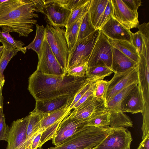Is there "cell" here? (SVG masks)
<instances>
[{
	"label": "cell",
	"instance_id": "cell-1",
	"mask_svg": "<svg viewBox=\"0 0 149 149\" xmlns=\"http://www.w3.org/2000/svg\"><path fill=\"white\" fill-rule=\"evenodd\" d=\"M86 76L78 77L46 75L36 70L29 77L28 89L36 101L74 96L90 81Z\"/></svg>",
	"mask_w": 149,
	"mask_h": 149
},
{
	"label": "cell",
	"instance_id": "cell-2",
	"mask_svg": "<svg viewBox=\"0 0 149 149\" xmlns=\"http://www.w3.org/2000/svg\"><path fill=\"white\" fill-rule=\"evenodd\" d=\"M45 0H7L0 4V27H7L19 37H27L33 31Z\"/></svg>",
	"mask_w": 149,
	"mask_h": 149
},
{
	"label": "cell",
	"instance_id": "cell-3",
	"mask_svg": "<svg viewBox=\"0 0 149 149\" xmlns=\"http://www.w3.org/2000/svg\"><path fill=\"white\" fill-rule=\"evenodd\" d=\"M111 129L109 127H99L85 126L57 146L46 149L41 147L38 149H92L106 137Z\"/></svg>",
	"mask_w": 149,
	"mask_h": 149
},
{
	"label": "cell",
	"instance_id": "cell-4",
	"mask_svg": "<svg viewBox=\"0 0 149 149\" xmlns=\"http://www.w3.org/2000/svg\"><path fill=\"white\" fill-rule=\"evenodd\" d=\"M47 24L45 27V38L56 58L67 72L69 51L65 37V29Z\"/></svg>",
	"mask_w": 149,
	"mask_h": 149
},
{
	"label": "cell",
	"instance_id": "cell-5",
	"mask_svg": "<svg viewBox=\"0 0 149 149\" xmlns=\"http://www.w3.org/2000/svg\"><path fill=\"white\" fill-rule=\"evenodd\" d=\"M41 13L44 15L47 24L55 26L65 27L71 11L64 4L62 0H45Z\"/></svg>",
	"mask_w": 149,
	"mask_h": 149
},
{
	"label": "cell",
	"instance_id": "cell-6",
	"mask_svg": "<svg viewBox=\"0 0 149 149\" xmlns=\"http://www.w3.org/2000/svg\"><path fill=\"white\" fill-rule=\"evenodd\" d=\"M100 31L97 29L87 37L77 41L74 49L69 54L67 70L71 67L88 62Z\"/></svg>",
	"mask_w": 149,
	"mask_h": 149
},
{
	"label": "cell",
	"instance_id": "cell-7",
	"mask_svg": "<svg viewBox=\"0 0 149 149\" xmlns=\"http://www.w3.org/2000/svg\"><path fill=\"white\" fill-rule=\"evenodd\" d=\"M113 48L109 39L100 31L88 60V67L101 65L111 68Z\"/></svg>",
	"mask_w": 149,
	"mask_h": 149
},
{
	"label": "cell",
	"instance_id": "cell-8",
	"mask_svg": "<svg viewBox=\"0 0 149 149\" xmlns=\"http://www.w3.org/2000/svg\"><path fill=\"white\" fill-rule=\"evenodd\" d=\"M114 73L112 78L109 81L104 100L106 106L111 98L120 91L130 85L139 82L136 67L123 72Z\"/></svg>",
	"mask_w": 149,
	"mask_h": 149
},
{
	"label": "cell",
	"instance_id": "cell-9",
	"mask_svg": "<svg viewBox=\"0 0 149 149\" xmlns=\"http://www.w3.org/2000/svg\"><path fill=\"white\" fill-rule=\"evenodd\" d=\"M132 140L131 133L127 128H111L106 137L92 149H130Z\"/></svg>",
	"mask_w": 149,
	"mask_h": 149
},
{
	"label": "cell",
	"instance_id": "cell-10",
	"mask_svg": "<svg viewBox=\"0 0 149 149\" xmlns=\"http://www.w3.org/2000/svg\"><path fill=\"white\" fill-rule=\"evenodd\" d=\"M36 70L42 74L64 76L67 72L61 67L52 52L45 38Z\"/></svg>",
	"mask_w": 149,
	"mask_h": 149
},
{
	"label": "cell",
	"instance_id": "cell-11",
	"mask_svg": "<svg viewBox=\"0 0 149 149\" xmlns=\"http://www.w3.org/2000/svg\"><path fill=\"white\" fill-rule=\"evenodd\" d=\"M112 17L123 26L130 30L139 24L138 12L129 9L122 0H111Z\"/></svg>",
	"mask_w": 149,
	"mask_h": 149
},
{
	"label": "cell",
	"instance_id": "cell-12",
	"mask_svg": "<svg viewBox=\"0 0 149 149\" xmlns=\"http://www.w3.org/2000/svg\"><path fill=\"white\" fill-rule=\"evenodd\" d=\"M107 110L104 100L93 95L74 109L70 114L79 120L86 121L92 116Z\"/></svg>",
	"mask_w": 149,
	"mask_h": 149
},
{
	"label": "cell",
	"instance_id": "cell-13",
	"mask_svg": "<svg viewBox=\"0 0 149 149\" xmlns=\"http://www.w3.org/2000/svg\"><path fill=\"white\" fill-rule=\"evenodd\" d=\"M28 122V115L13 122L9 128L6 149H23Z\"/></svg>",
	"mask_w": 149,
	"mask_h": 149
},
{
	"label": "cell",
	"instance_id": "cell-14",
	"mask_svg": "<svg viewBox=\"0 0 149 149\" xmlns=\"http://www.w3.org/2000/svg\"><path fill=\"white\" fill-rule=\"evenodd\" d=\"M86 121L79 120L74 118L70 113L61 123L52 139V143L55 146L58 145L86 126Z\"/></svg>",
	"mask_w": 149,
	"mask_h": 149
},
{
	"label": "cell",
	"instance_id": "cell-15",
	"mask_svg": "<svg viewBox=\"0 0 149 149\" xmlns=\"http://www.w3.org/2000/svg\"><path fill=\"white\" fill-rule=\"evenodd\" d=\"M140 60L136 68L139 79L138 85L143 98L144 110H149V61H147L141 54H139Z\"/></svg>",
	"mask_w": 149,
	"mask_h": 149
},
{
	"label": "cell",
	"instance_id": "cell-16",
	"mask_svg": "<svg viewBox=\"0 0 149 149\" xmlns=\"http://www.w3.org/2000/svg\"><path fill=\"white\" fill-rule=\"evenodd\" d=\"M109 39L126 40L131 42L132 33L122 26L112 17L100 29Z\"/></svg>",
	"mask_w": 149,
	"mask_h": 149
},
{
	"label": "cell",
	"instance_id": "cell-17",
	"mask_svg": "<svg viewBox=\"0 0 149 149\" xmlns=\"http://www.w3.org/2000/svg\"><path fill=\"white\" fill-rule=\"evenodd\" d=\"M74 96H63L43 101H36L34 110L45 114L70 106Z\"/></svg>",
	"mask_w": 149,
	"mask_h": 149
},
{
	"label": "cell",
	"instance_id": "cell-18",
	"mask_svg": "<svg viewBox=\"0 0 149 149\" xmlns=\"http://www.w3.org/2000/svg\"><path fill=\"white\" fill-rule=\"evenodd\" d=\"M144 108L142 95L137 84L122 102L121 105V110L123 112H128L132 114L142 113Z\"/></svg>",
	"mask_w": 149,
	"mask_h": 149
},
{
	"label": "cell",
	"instance_id": "cell-19",
	"mask_svg": "<svg viewBox=\"0 0 149 149\" xmlns=\"http://www.w3.org/2000/svg\"><path fill=\"white\" fill-rule=\"evenodd\" d=\"M28 116L26 138L23 149H31L33 141L40 131V121L43 115L33 110Z\"/></svg>",
	"mask_w": 149,
	"mask_h": 149
},
{
	"label": "cell",
	"instance_id": "cell-20",
	"mask_svg": "<svg viewBox=\"0 0 149 149\" xmlns=\"http://www.w3.org/2000/svg\"><path fill=\"white\" fill-rule=\"evenodd\" d=\"M137 65L134 61L113 47L111 68L114 73L123 72L136 67Z\"/></svg>",
	"mask_w": 149,
	"mask_h": 149
},
{
	"label": "cell",
	"instance_id": "cell-21",
	"mask_svg": "<svg viewBox=\"0 0 149 149\" xmlns=\"http://www.w3.org/2000/svg\"><path fill=\"white\" fill-rule=\"evenodd\" d=\"M69 106H68L50 113L43 114V117L40 121V130L44 132L50 126L63 120L71 112L69 109Z\"/></svg>",
	"mask_w": 149,
	"mask_h": 149
},
{
	"label": "cell",
	"instance_id": "cell-22",
	"mask_svg": "<svg viewBox=\"0 0 149 149\" xmlns=\"http://www.w3.org/2000/svg\"><path fill=\"white\" fill-rule=\"evenodd\" d=\"M112 46L134 61L137 64L140 60L139 54L131 42L126 40L109 39Z\"/></svg>",
	"mask_w": 149,
	"mask_h": 149
},
{
	"label": "cell",
	"instance_id": "cell-23",
	"mask_svg": "<svg viewBox=\"0 0 149 149\" xmlns=\"http://www.w3.org/2000/svg\"><path fill=\"white\" fill-rule=\"evenodd\" d=\"M1 27L2 31L0 30V42L2 44L4 48H16L25 54L27 49L23 47L25 45L24 43L20 40H15L9 34L10 32L7 27L3 26Z\"/></svg>",
	"mask_w": 149,
	"mask_h": 149
},
{
	"label": "cell",
	"instance_id": "cell-24",
	"mask_svg": "<svg viewBox=\"0 0 149 149\" xmlns=\"http://www.w3.org/2000/svg\"><path fill=\"white\" fill-rule=\"evenodd\" d=\"M84 16L66 28L65 30V35L69 49V54L74 49L76 45L80 26Z\"/></svg>",
	"mask_w": 149,
	"mask_h": 149
},
{
	"label": "cell",
	"instance_id": "cell-25",
	"mask_svg": "<svg viewBox=\"0 0 149 149\" xmlns=\"http://www.w3.org/2000/svg\"><path fill=\"white\" fill-rule=\"evenodd\" d=\"M113 73L114 72L110 68L100 65L88 67L86 76L89 80L95 82L103 80L104 78Z\"/></svg>",
	"mask_w": 149,
	"mask_h": 149
},
{
	"label": "cell",
	"instance_id": "cell-26",
	"mask_svg": "<svg viewBox=\"0 0 149 149\" xmlns=\"http://www.w3.org/2000/svg\"><path fill=\"white\" fill-rule=\"evenodd\" d=\"M109 0H91L88 10L91 22L97 29L98 21L104 11Z\"/></svg>",
	"mask_w": 149,
	"mask_h": 149
},
{
	"label": "cell",
	"instance_id": "cell-27",
	"mask_svg": "<svg viewBox=\"0 0 149 149\" xmlns=\"http://www.w3.org/2000/svg\"><path fill=\"white\" fill-rule=\"evenodd\" d=\"M45 35V27L43 25L37 24L36 33L34 39L30 44L24 47L26 49H31L37 53L38 59L42 54Z\"/></svg>",
	"mask_w": 149,
	"mask_h": 149
},
{
	"label": "cell",
	"instance_id": "cell-28",
	"mask_svg": "<svg viewBox=\"0 0 149 149\" xmlns=\"http://www.w3.org/2000/svg\"><path fill=\"white\" fill-rule=\"evenodd\" d=\"M138 84H134L130 85L115 95L107 104L106 107L107 111L110 112L121 111V105L122 102Z\"/></svg>",
	"mask_w": 149,
	"mask_h": 149
},
{
	"label": "cell",
	"instance_id": "cell-29",
	"mask_svg": "<svg viewBox=\"0 0 149 149\" xmlns=\"http://www.w3.org/2000/svg\"><path fill=\"white\" fill-rule=\"evenodd\" d=\"M110 112L111 116L109 127L110 128H125L133 127L132 121L122 111Z\"/></svg>",
	"mask_w": 149,
	"mask_h": 149
},
{
	"label": "cell",
	"instance_id": "cell-30",
	"mask_svg": "<svg viewBox=\"0 0 149 149\" xmlns=\"http://www.w3.org/2000/svg\"><path fill=\"white\" fill-rule=\"evenodd\" d=\"M111 113L108 111L98 113L91 117L86 121V125L99 127H109Z\"/></svg>",
	"mask_w": 149,
	"mask_h": 149
},
{
	"label": "cell",
	"instance_id": "cell-31",
	"mask_svg": "<svg viewBox=\"0 0 149 149\" xmlns=\"http://www.w3.org/2000/svg\"><path fill=\"white\" fill-rule=\"evenodd\" d=\"M96 30L91 22L88 11L84 16L80 24L77 41L87 37Z\"/></svg>",
	"mask_w": 149,
	"mask_h": 149
},
{
	"label": "cell",
	"instance_id": "cell-32",
	"mask_svg": "<svg viewBox=\"0 0 149 149\" xmlns=\"http://www.w3.org/2000/svg\"><path fill=\"white\" fill-rule=\"evenodd\" d=\"M19 51V50L15 48L8 49L3 48L0 60V74L2 77H4L3 72L10 60Z\"/></svg>",
	"mask_w": 149,
	"mask_h": 149
},
{
	"label": "cell",
	"instance_id": "cell-33",
	"mask_svg": "<svg viewBox=\"0 0 149 149\" xmlns=\"http://www.w3.org/2000/svg\"><path fill=\"white\" fill-rule=\"evenodd\" d=\"M91 0L86 4L79 7L71 11L66 25L65 27L67 28L74 23L78 19L84 16L88 11Z\"/></svg>",
	"mask_w": 149,
	"mask_h": 149
},
{
	"label": "cell",
	"instance_id": "cell-34",
	"mask_svg": "<svg viewBox=\"0 0 149 149\" xmlns=\"http://www.w3.org/2000/svg\"><path fill=\"white\" fill-rule=\"evenodd\" d=\"M88 66L87 62L78 65L68 69V75L78 77H82L86 76Z\"/></svg>",
	"mask_w": 149,
	"mask_h": 149
},
{
	"label": "cell",
	"instance_id": "cell-35",
	"mask_svg": "<svg viewBox=\"0 0 149 149\" xmlns=\"http://www.w3.org/2000/svg\"><path fill=\"white\" fill-rule=\"evenodd\" d=\"M108 84L109 81L103 80L96 81L93 92L95 97L97 98L103 99L104 100Z\"/></svg>",
	"mask_w": 149,
	"mask_h": 149
},
{
	"label": "cell",
	"instance_id": "cell-36",
	"mask_svg": "<svg viewBox=\"0 0 149 149\" xmlns=\"http://www.w3.org/2000/svg\"><path fill=\"white\" fill-rule=\"evenodd\" d=\"M112 4L109 0L106 7L100 17L97 25V29H100L112 17Z\"/></svg>",
	"mask_w": 149,
	"mask_h": 149
},
{
	"label": "cell",
	"instance_id": "cell-37",
	"mask_svg": "<svg viewBox=\"0 0 149 149\" xmlns=\"http://www.w3.org/2000/svg\"><path fill=\"white\" fill-rule=\"evenodd\" d=\"M3 107L1 108L0 111V141H7L9 128L6 123Z\"/></svg>",
	"mask_w": 149,
	"mask_h": 149
},
{
	"label": "cell",
	"instance_id": "cell-38",
	"mask_svg": "<svg viewBox=\"0 0 149 149\" xmlns=\"http://www.w3.org/2000/svg\"><path fill=\"white\" fill-rule=\"evenodd\" d=\"M143 36L138 31L133 33L131 38V42L137 50L139 54L141 51L142 47Z\"/></svg>",
	"mask_w": 149,
	"mask_h": 149
},
{
	"label": "cell",
	"instance_id": "cell-39",
	"mask_svg": "<svg viewBox=\"0 0 149 149\" xmlns=\"http://www.w3.org/2000/svg\"><path fill=\"white\" fill-rule=\"evenodd\" d=\"M94 82H95L90 81L75 95L73 101L69 107L70 110L73 109L74 106L78 102L86 92L91 87Z\"/></svg>",
	"mask_w": 149,
	"mask_h": 149
},
{
	"label": "cell",
	"instance_id": "cell-40",
	"mask_svg": "<svg viewBox=\"0 0 149 149\" xmlns=\"http://www.w3.org/2000/svg\"><path fill=\"white\" fill-rule=\"evenodd\" d=\"M90 0H63V3L71 11L88 2Z\"/></svg>",
	"mask_w": 149,
	"mask_h": 149
},
{
	"label": "cell",
	"instance_id": "cell-41",
	"mask_svg": "<svg viewBox=\"0 0 149 149\" xmlns=\"http://www.w3.org/2000/svg\"><path fill=\"white\" fill-rule=\"evenodd\" d=\"M95 86L94 82L91 87L84 95L78 102L74 106L73 109H74L83 104L92 96L94 95L93 92Z\"/></svg>",
	"mask_w": 149,
	"mask_h": 149
},
{
	"label": "cell",
	"instance_id": "cell-42",
	"mask_svg": "<svg viewBox=\"0 0 149 149\" xmlns=\"http://www.w3.org/2000/svg\"><path fill=\"white\" fill-rule=\"evenodd\" d=\"M127 6L131 10L137 12L139 6H141V0H122Z\"/></svg>",
	"mask_w": 149,
	"mask_h": 149
},
{
	"label": "cell",
	"instance_id": "cell-43",
	"mask_svg": "<svg viewBox=\"0 0 149 149\" xmlns=\"http://www.w3.org/2000/svg\"><path fill=\"white\" fill-rule=\"evenodd\" d=\"M143 39L142 47L140 54L143 55L147 61H149V39H147L143 36Z\"/></svg>",
	"mask_w": 149,
	"mask_h": 149
},
{
	"label": "cell",
	"instance_id": "cell-44",
	"mask_svg": "<svg viewBox=\"0 0 149 149\" xmlns=\"http://www.w3.org/2000/svg\"><path fill=\"white\" fill-rule=\"evenodd\" d=\"M138 29V31L142 35L148 39H149V22H144L137 25V27Z\"/></svg>",
	"mask_w": 149,
	"mask_h": 149
},
{
	"label": "cell",
	"instance_id": "cell-45",
	"mask_svg": "<svg viewBox=\"0 0 149 149\" xmlns=\"http://www.w3.org/2000/svg\"><path fill=\"white\" fill-rule=\"evenodd\" d=\"M40 130L39 132L34 138L32 143L31 149H37L40 143L42 134L43 132Z\"/></svg>",
	"mask_w": 149,
	"mask_h": 149
},
{
	"label": "cell",
	"instance_id": "cell-46",
	"mask_svg": "<svg viewBox=\"0 0 149 149\" xmlns=\"http://www.w3.org/2000/svg\"><path fill=\"white\" fill-rule=\"evenodd\" d=\"M137 149H149V136L142 140Z\"/></svg>",
	"mask_w": 149,
	"mask_h": 149
},
{
	"label": "cell",
	"instance_id": "cell-47",
	"mask_svg": "<svg viewBox=\"0 0 149 149\" xmlns=\"http://www.w3.org/2000/svg\"><path fill=\"white\" fill-rule=\"evenodd\" d=\"M5 81L4 77H2L0 74V90L3 89Z\"/></svg>",
	"mask_w": 149,
	"mask_h": 149
},
{
	"label": "cell",
	"instance_id": "cell-48",
	"mask_svg": "<svg viewBox=\"0 0 149 149\" xmlns=\"http://www.w3.org/2000/svg\"><path fill=\"white\" fill-rule=\"evenodd\" d=\"M2 89L0 90V111L1 108L3 107V99L2 95Z\"/></svg>",
	"mask_w": 149,
	"mask_h": 149
},
{
	"label": "cell",
	"instance_id": "cell-49",
	"mask_svg": "<svg viewBox=\"0 0 149 149\" xmlns=\"http://www.w3.org/2000/svg\"><path fill=\"white\" fill-rule=\"evenodd\" d=\"M3 48V45L0 46V60L2 55Z\"/></svg>",
	"mask_w": 149,
	"mask_h": 149
},
{
	"label": "cell",
	"instance_id": "cell-50",
	"mask_svg": "<svg viewBox=\"0 0 149 149\" xmlns=\"http://www.w3.org/2000/svg\"><path fill=\"white\" fill-rule=\"evenodd\" d=\"M6 0H0V4H1V3H3V2L6 1Z\"/></svg>",
	"mask_w": 149,
	"mask_h": 149
}]
</instances>
